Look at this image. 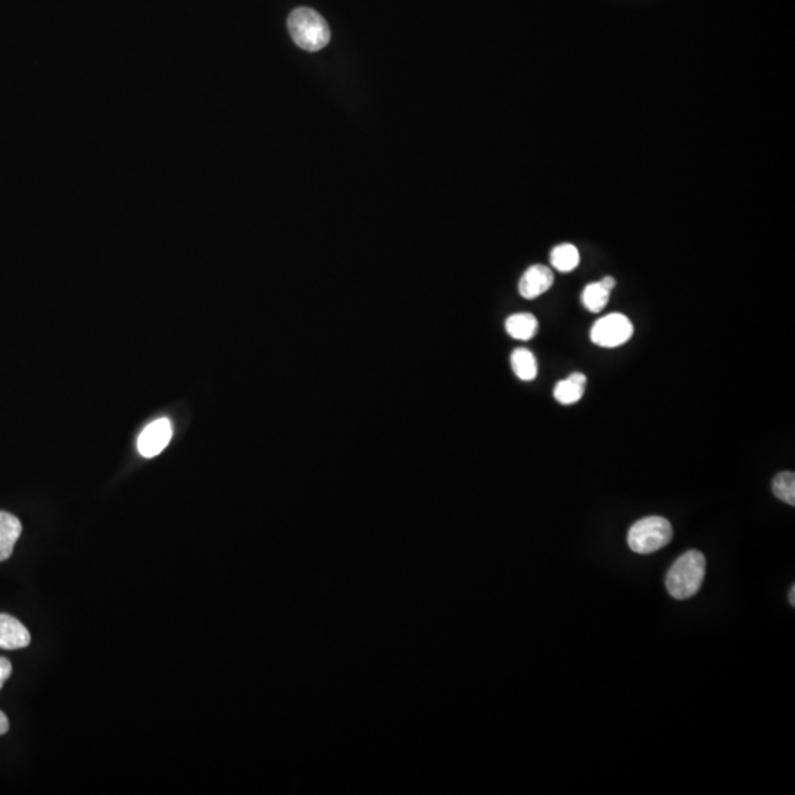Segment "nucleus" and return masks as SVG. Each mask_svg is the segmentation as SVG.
<instances>
[{"label":"nucleus","instance_id":"nucleus-3","mask_svg":"<svg viewBox=\"0 0 795 795\" xmlns=\"http://www.w3.org/2000/svg\"><path fill=\"white\" fill-rule=\"evenodd\" d=\"M673 538L669 520L660 516L639 520L628 533V545L636 554H653L666 547Z\"/></svg>","mask_w":795,"mask_h":795},{"label":"nucleus","instance_id":"nucleus-10","mask_svg":"<svg viewBox=\"0 0 795 795\" xmlns=\"http://www.w3.org/2000/svg\"><path fill=\"white\" fill-rule=\"evenodd\" d=\"M581 263L578 248L572 243H561L551 252V265L560 273H570Z\"/></svg>","mask_w":795,"mask_h":795},{"label":"nucleus","instance_id":"nucleus-9","mask_svg":"<svg viewBox=\"0 0 795 795\" xmlns=\"http://www.w3.org/2000/svg\"><path fill=\"white\" fill-rule=\"evenodd\" d=\"M505 330L513 339L529 341L536 335L538 320L529 313L513 314L505 321Z\"/></svg>","mask_w":795,"mask_h":795},{"label":"nucleus","instance_id":"nucleus-2","mask_svg":"<svg viewBox=\"0 0 795 795\" xmlns=\"http://www.w3.org/2000/svg\"><path fill=\"white\" fill-rule=\"evenodd\" d=\"M293 42L307 52H318L330 42V30L326 20L310 8H298L288 20Z\"/></svg>","mask_w":795,"mask_h":795},{"label":"nucleus","instance_id":"nucleus-8","mask_svg":"<svg viewBox=\"0 0 795 795\" xmlns=\"http://www.w3.org/2000/svg\"><path fill=\"white\" fill-rule=\"evenodd\" d=\"M21 532H23V525L18 517L6 513V511H0V561L8 560L12 556Z\"/></svg>","mask_w":795,"mask_h":795},{"label":"nucleus","instance_id":"nucleus-5","mask_svg":"<svg viewBox=\"0 0 795 795\" xmlns=\"http://www.w3.org/2000/svg\"><path fill=\"white\" fill-rule=\"evenodd\" d=\"M173 438V424L168 419H158L143 429L137 439V450L145 458L157 457Z\"/></svg>","mask_w":795,"mask_h":795},{"label":"nucleus","instance_id":"nucleus-12","mask_svg":"<svg viewBox=\"0 0 795 795\" xmlns=\"http://www.w3.org/2000/svg\"><path fill=\"white\" fill-rule=\"evenodd\" d=\"M610 292V289H607L601 282L586 286L582 293V302L586 310L595 314L601 313L609 302Z\"/></svg>","mask_w":795,"mask_h":795},{"label":"nucleus","instance_id":"nucleus-11","mask_svg":"<svg viewBox=\"0 0 795 795\" xmlns=\"http://www.w3.org/2000/svg\"><path fill=\"white\" fill-rule=\"evenodd\" d=\"M511 367L520 380L530 382L538 376V364L535 355L525 348L514 349L511 354Z\"/></svg>","mask_w":795,"mask_h":795},{"label":"nucleus","instance_id":"nucleus-15","mask_svg":"<svg viewBox=\"0 0 795 795\" xmlns=\"http://www.w3.org/2000/svg\"><path fill=\"white\" fill-rule=\"evenodd\" d=\"M12 675V664L5 657H0V689L3 688L9 676Z\"/></svg>","mask_w":795,"mask_h":795},{"label":"nucleus","instance_id":"nucleus-6","mask_svg":"<svg viewBox=\"0 0 795 795\" xmlns=\"http://www.w3.org/2000/svg\"><path fill=\"white\" fill-rule=\"evenodd\" d=\"M554 285V274L545 265H532L523 274L519 282V292L523 298L535 299Z\"/></svg>","mask_w":795,"mask_h":795},{"label":"nucleus","instance_id":"nucleus-7","mask_svg":"<svg viewBox=\"0 0 795 795\" xmlns=\"http://www.w3.org/2000/svg\"><path fill=\"white\" fill-rule=\"evenodd\" d=\"M31 635L26 626L9 616L0 614V648L2 650H20L30 645Z\"/></svg>","mask_w":795,"mask_h":795},{"label":"nucleus","instance_id":"nucleus-17","mask_svg":"<svg viewBox=\"0 0 795 795\" xmlns=\"http://www.w3.org/2000/svg\"><path fill=\"white\" fill-rule=\"evenodd\" d=\"M601 283H603V285L606 286L607 289H610V291H613L614 286H616V280H614L613 277L610 276L604 277V279L601 280Z\"/></svg>","mask_w":795,"mask_h":795},{"label":"nucleus","instance_id":"nucleus-1","mask_svg":"<svg viewBox=\"0 0 795 795\" xmlns=\"http://www.w3.org/2000/svg\"><path fill=\"white\" fill-rule=\"evenodd\" d=\"M704 576H706L704 554L695 550L687 551L667 572V592L676 600H688L700 591Z\"/></svg>","mask_w":795,"mask_h":795},{"label":"nucleus","instance_id":"nucleus-14","mask_svg":"<svg viewBox=\"0 0 795 795\" xmlns=\"http://www.w3.org/2000/svg\"><path fill=\"white\" fill-rule=\"evenodd\" d=\"M773 494L784 503L795 505V475L793 472H782L773 479Z\"/></svg>","mask_w":795,"mask_h":795},{"label":"nucleus","instance_id":"nucleus-4","mask_svg":"<svg viewBox=\"0 0 795 795\" xmlns=\"http://www.w3.org/2000/svg\"><path fill=\"white\" fill-rule=\"evenodd\" d=\"M634 335V326L628 317L620 313L600 318L591 329V341L603 348H617L626 344Z\"/></svg>","mask_w":795,"mask_h":795},{"label":"nucleus","instance_id":"nucleus-13","mask_svg":"<svg viewBox=\"0 0 795 795\" xmlns=\"http://www.w3.org/2000/svg\"><path fill=\"white\" fill-rule=\"evenodd\" d=\"M583 392H585V385L569 377V379L560 380L557 383L556 388H554V398L560 404H575V402L581 401Z\"/></svg>","mask_w":795,"mask_h":795},{"label":"nucleus","instance_id":"nucleus-16","mask_svg":"<svg viewBox=\"0 0 795 795\" xmlns=\"http://www.w3.org/2000/svg\"><path fill=\"white\" fill-rule=\"evenodd\" d=\"M9 731V720L5 713L0 712V735H5Z\"/></svg>","mask_w":795,"mask_h":795},{"label":"nucleus","instance_id":"nucleus-18","mask_svg":"<svg viewBox=\"0 0 795 795\" xmlns=\"http://www.w3.org/2000/svg\"><path fill=\"white\" fill-rule=\"evenodd\" d=\"M790 603H791V606H793V607L795 606V586H793V588H791V591H790Z\"/></svg>","mask_w":795,"mask_h":795}]
</instances>
